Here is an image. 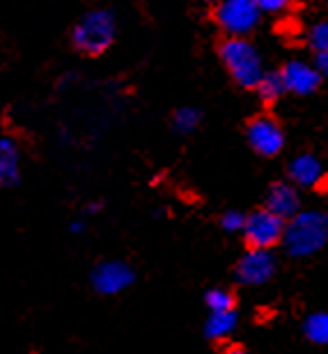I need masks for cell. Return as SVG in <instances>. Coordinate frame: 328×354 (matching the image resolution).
Returning <instances> with one entry per match:
<instances>
[{"label":"cell","instance_id":"1","mask_svg":"<svg viewBox=\"0 0 328 354\" xmlns=\"http://www.w3.org/2000/svg\"><path fill=\"white\" fill-rule=\"evenodd\" d=\"M282 242L294 258H308L324 249L328 242V214L317 209L298 212L287 221Z\"/></svg>","mask_w":328,"mask_h":354},{"label":"cell","instance_id":"2","mask_svg":"<svg viewBox=\"0 0 328 354\" xmlns=\"http://www.w3.org/2000/svg\"><path fill=\"white\" fill-rule=\"evenodd\" d=\"M220 60L227 67V72L234 81L239 83L241 88H258L262 76H264V67H262V58L251 41L246 37H230L223 41L220 46Z\"/></svg>","mask_w":328,"mask_h":354},{"label":"cell","instance_id":"3","mask_svg":"<svg viewBox=\"0 0 328 354\" xmlns=\"http://www.w3.org/2000/svg\"><path fill=\"white\" fill-rule=\"evenodd\" d=\"M115 39V17L106 10H92L74 26L71 41L81 53L99 55Z\"/></svg>","mask_w":328,"mask_h":354},{"label":"cell","instance_id":"4","mask_svg":"<svg viewBox=\"0 0 328 354\" xmlns=\"http://www.w3.org/2000/svg\"><path fill=\"white\" fill-rule=\"evenodd\" d=\"M262 10L255 0H220L216 5V21L230 37H246L258 26Z\"/></svg>","mask_w":328,"mask_h":354},{"label":"cell","instance_id":"5","mask_svg":"<svg viewBox=\"0 0 328 354\" xmlns=\"http://www.w3.org/2000/svg\"><path fill=\"white\" fill-rule=\"evenodd\" d=\"M284 228H287V223L276 212H271L269 207L258 209L246 216V225H244L246 244L251 249H273L278 242H282Z\"/></svg>","mask_w":328,"mask_h":354},{"label":"cell","instance_id":"6","mask_svg":"<svg viewBox=\"0 0 328 354\" xmlns=\"http://www.w3.org/2000/svg\"><path fill=\"white\" fill-rule=\"evenodd\" d=\"M276 274V258L271 249H248V253L239 260L237 279L244 286H262L271 281Z\"/></svg>","mask_w":328,"mask_h":354},{"label":"cell","instance_id":"7","mask_svg":"<svg viewBox=\"0 0 328 354\" xmlns=\"http://www.w3.org/2000/svg\"><path fill=\"white\" fill-rule=\"evenodd\" d=\"M248 143L262 157H276L284 145V133L273 118H255L248 124Z\"/></svg>","mask_w":328,"mask_h":354},{"label":"cell","instance_id":"8","mask_svg":"<svg viewBox=\"0 0 328 354\" xmlns=\"http://www.w3.org/2000/svg\"><path fill=\"white\" fill-rule=\"evenodd\" d=\"M133 283V269L119 260H108V263L97 265L92 272V286L99 295H117Z\"/></svg>","mask_w":328,"mask_h":354},{"label":"cell","instance_id":"9","mask_svg":"<svg viewBox=\"0 0 328 354\" xmlns=\"http://www.w3.org/2000/svg\"><path fill=\"white\" fill-rule=\"evenodd\" d=\"M280 74H282L284 88H287V92H294V95H312L324 79L315 65H308V62H303V60L287 62V65L280 69Z\"/></svg>","mask_w":328,"mask_h":354},{"label":"cell","instance_id":"10","mask_svg":"<svg viewBox=\"0 0 328 354\" xmlns=\"http://www.w3.org/2000/svg\"><path fill=\"white\" fill-rule=\"evenodd\" d=\"M298 205H301V201H298V194H296V189L291 187V184L278 182V184H273V187L269 189L267 207L271 212H276L278 216H282L284 221H289L291 216L298 214Z\"/></svg>","mask_w":328,"mask_h":354},{"label":"cell","instance_id":"11","mask_svg":"<svg viewBox=\"0 0 328 354\" xmlns=\"http://www.w3.org/2000/svg\"><path fill=\"white\" fill-rule=\"evenodd\" d=\"M289 177L298 187H315V184L322 182L324 171L317 157H312V154H298V157L289 161Z\"/></svg>","mask_w":328,"mask_h":354},{"label":"cell","instance_id":"12","mask_svg":"<svg viewBox=\"0 0 328 354\" xmlns=\"http://www.w3.org/2000/svg\"><path fill=\"white\" fill-rule=\"evenodd\" d=\"M0 180L5 187H12L19 180V150L12 138L0 140Z\"/></svg>","mask_w":328,"mask_h":354},{"label":"cell","instance_id":"13","mask_svg":"<svg viewBox=\"0 0 328 354\" xmlns=\"http://www.w3.org/2000/svg\"><path fill=\"white\" fill-rule=\"evenodd\" d=\"M234 327H237V310H211L209 320L204 324V334L211 341H220V338L230 336Z\"/></svg>","mask_w":328,"mask_h":354},{"label":"cell","instance_id":"14","mask_svg":"<svg viewBox=\"0 0 328 354\" xmlns=\"http://www.w3.org/2000/svg\"><path fill=\"white\" fill-rule=\"evenodd\" d=\"M258 92L264 102H276V99L282 97V92H287L284 88V81H282V74L280 72H264L260 86H258Z\"/></svg>","mask_w":328,"mask_h":354},{"label":"cell","instance_id":"15","mask_svg":"<svg viewBox=\"0 0 328 354\" xmlns=\"http://www.w3.org/2000/svg\"><path fill=\"white\" fill-rule=\"evenodd\" d=\"M303 331L308 336V341L317 345L328 343V313H312L303 324Z\"/></svg>","mask_w":328,"mask_h":354},{"label":"cell","instance_id":"16","mask_svg":"<svg viewBox=\"0 0 328 354\" xmlns=\"http://www.w3.org/2000/svg\"><path fill=\"white\" fill-rule=\"evenodd\" d=\"M204 304L209 310H234L237 299H234V295L230 292V290L213 288L204 295Z\"/></svg>","mask_w":328,"mask_h":354},{"label":"cell","instance_id":"17","mask_svg":"<svg viewBox=\"0 0 328 354\" xmlns=\"http://www.w3.org/2000/svg\"><path fill=\"white\" fill-rule=\"evenodd\" d=\"M173 124H175V129H177V131H182V133L193 131L195 127L200 124V111L191 109V106H184V109L175 111Z\"/></svg>","mask_w":328,"mask_h":354},{"label":"cell","instance_id":"18","mask_svg":"<svg viewBox=\"0 0 328 354\" xmlns=\"http://www.w3.org/2000/svg\"><path fill=\"white\" fill-rule=\"evenodd\" d=\"M310 44L315 51H328V21H319L310 30Z\"/></svg>","mask_w":328,"mask_h":354},{"label":"cell","instance_id":"19","mask_svg":"<svg viewBox=\"0 0 328 354\" xmlns=\"http://www.w3.org/2000/svg\"><path fill=\"white\" fill-rule=\"evenodd\" d=\"M220 225L227 230V232H244V225H246V216L241 212H225L223 218H220Z\"/></svg>","mask_w":328,"mask_h":354},{"label":"cell","instance_id":"20","mask_svg":"<svg viewBox=\"0 0 328 354\" xmlns=\"http://www.w3.org/2000/svg\"><path fill=\"white\" fill-rule=\"evenodd\" d=\"M258 3V7L262 12H269V14H276V12H282L287 10L291 0H255Z\"/></svg>","mask_w":328,"mask_h":354},{"label":"cell","instance_id":"21","mask_svg":"<svg viewBox=\"0 0 328 354\" xmlns=\"http://www.w3.org/2000/svg\"><path fill=\"white\" fill-rule=\"evenodd\" d=\"M315 67L319 69V74L326 76V79H328V51H317Z\"/></svg>","mask_w":328,"mask_h":354},{"label":"cell","instance_id":"22","mask_svg":"<svg viewBox=\"0 0 328 354\" xmlns=\"http://www.w3.org/2000/svg\"><path fill=\"white\" fill-rule=\"evenodd\" d=\"M220 354H248V352L241 348V345H230V348H225Z\"/></svg>","mask_w":328,"mask_h":354},{"label":"cell","instance_id":"23","mask_svg":"<svg viewBox=\"0 0 328 354\" xmlns=\"http://www.w3.org/2000/svg\"><path fill=\"white\" fill-rule=\"evenodd\" d=\"M71 230H74V232H81V230H83V225H81V223H78V221H76L74 225H71Z\"/></svg>","mask_w":328,"mask_h":354},{"label":"cell","instance_id":"24","mask_svg":"<svg viewBox=\"0 0 328 354\" xmlns=\"http://www.w3.org/2000/svg\"><path fill=\"white\" fill-rule=\"evenodd\" d=\"M206 3H211V5H218V3H220V0H206Z\"/></svg>","mask_w":328,"mask_h":354}]
</instances>
